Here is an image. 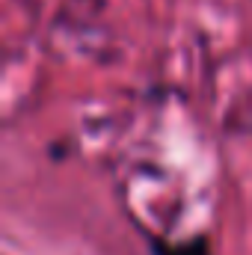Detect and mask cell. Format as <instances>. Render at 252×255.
Here are the masks:
<instances>
[{"label":"cell","instance_id":"6da1fadb","mask_svg":"<svg viewBox=\"0 0 252 255\" xmlns=\"http://www.w3.org/2000/svg\"><path fill=\"white\" fill-rule=\"evenodd\" d=\"M151 255H211V247H208L205 238L181 241V244H169V241L151 238Z\"/></svg>","mask_w":252,"mask_h":255}]
</instances>
